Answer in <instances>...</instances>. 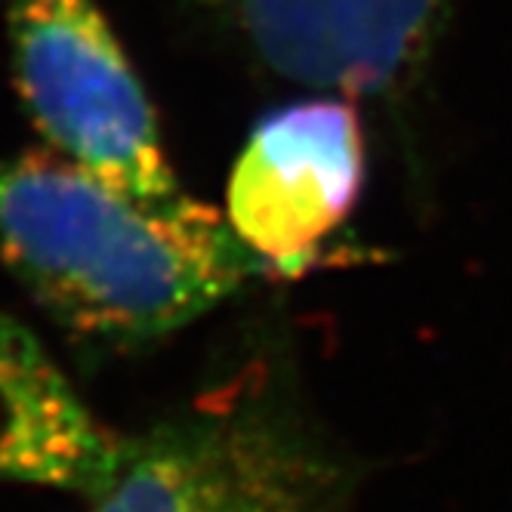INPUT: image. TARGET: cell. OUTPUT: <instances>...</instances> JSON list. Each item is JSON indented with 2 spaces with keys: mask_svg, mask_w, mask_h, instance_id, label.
<instances>
[{
  "mask_svg": "<svg viewBox=\"0 0 512 512\" xmlns=\"http://www.w3.org/2000/svg\"><path fill=\"white\" fill-rule=\"evenodd\" d=\"M0 266L102 340L164 337L260 269L207 204L139 201L56 152L0 158Z\"/></svg>",
  "mask_w": 512,
  "mask_h": 512,
  "instance_id": "1",
  "label": "cell"
},
{
  "mask_svg": "<svg viewBox=\"0 0 512 512\" xmlns=\"http://www.w3.org/2000/svg\"><path fill=\"white\" fill-rule=\"evenodd\" d=\"M364 139L343 99H309L253 127L229 179V229L263 269L297 275L352 213Z\"/></svg>",
  "mask_w": 512,
  "mask_h": 512,
  "instance_id": "3",
  "label": "cell"
},
{
  "mask_svg": "<svg viewBox=\"0 0 512 512\" xmlns=\"http://www.w3.org/2000/svg\"><path fill=\"white\" fill-rule=\"evenodd\" d=\"M90 512H321V491L275 435L219 423L130 448Z\"/></svg>",
  "mask_w": 512,
  "mask_h": 512,
  "instance_id": "5",
  "label": "cell"
},
{
  "mask_svg": "<svg viewBox=\"0 0 512 512\" xmlns=\"http://www.w3.org/2000/svg\"><path fill=\"white\" fill-rule=\"evenodd\" d=\"M130 445H121L53 364L31 331L0 315V482L99 494Z\"/></svg>",
  "mask_w": 512,
  "mask_h": 512,
  "instance_id": "6",
  "label": "cell"
},
{
  "mask_svg": "<svg viewBox=\"0 0 512 512\" xmlns=\"http://www.w3.org/2000/svg\"><path fill=\"white\" fill-rule=\"evenodd\" d=\"M275 75L337 96L395 87L429 50L442 0H207Z\"/></svg>",
  "mask_w": 512,
  "mask_h": 512,
  "instance_id": "4",
  "label": "cell"
},
{
  "mask_svg": "<svg viewBox=\"0 0 512 512\" xmlns=\"http://www.w3.org/2000/svg\"><path fill=\"white\" fill-rule=\"evenodd\" d=\"M10 38L22 102L56 155L139 201L186 198L149 96L93 0H13Z\"/></svg>",
  "mask_w": 512,
  "mask_h": 512,
  "instance_id": "2",
  "label": "cell"
}]
</instances>
